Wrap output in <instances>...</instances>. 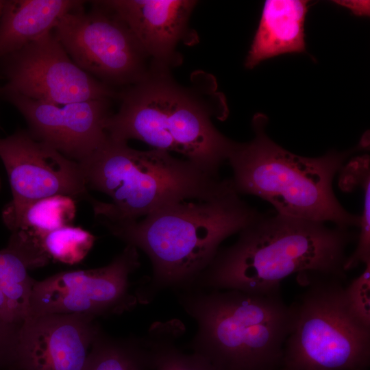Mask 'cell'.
I'll return each instance as SVG.
<instances>
[{
  "label": "cell",
  "instance_id": "cell-9",
  "mask_svg": "<svg viewBox=\"0 0 370 370\" xmlns=\"http://www.w3.org/2000/svg\"><path fill=\"white\" fill-rule=\"evenodd\" d=\"M138 249L127 245L108 265L64 271L35 281L27 317L49 314L93 317L119 314L133 309L130 276L140 267Z\"/></svg>",
  "mask_w": 370,
  "mask_h": 370
},
{
  "label": "cell",
  "instance_id": "cell-12",
  "mask_svg": "<svg viewBox=\"0 0 370 370\" xmlns=\"http://www.w3.org/2000/svg\"><path fill=\"white\" fill-rule=\"evenodd\" d=\"M3 93L23 116L34 138L72 160L80 162L107 138L110 99L53 104Z\"/></svg>",
  "mask_w": 370,
  "mask_h": 370
},
{
  "label": "cell",
  "instance_id": "cell-25",
  "mask_svg": "<svg viewBox=\"0 0 370 370\" xmlns=\"http://www.w3.org/2000/svg\"><path fill=\"white\" fill-rule=\"evenodd\" d=\"M0 321L16 323H15L10 310L8 307L6 297L0 287Z\"/></svg>",
  "mask_w": 370,
  "mask_h": 370
},
{
  "label": "cell",
  "instance_id": "cell-17",
  "mask_svg": "<svg viewBox=\"0 0 370 370\" xmlns=\"http://www.w3.org/2000/svg\"><path fill=\"white\" fill-rule=\"evenodd\" d=\"M12 232L8 246L0 250V287L4 293L32 290L36 280L28 270L49 261L38 238L21 230Z\"/></svg>",
  "mask_w": 370,
  "mask_h": 370
},
{
  "label": "cell",
  "instance_id": "cell-6",
  "mask_svg": "<svg viewBox=\"0 0 370 370\" xmlns=\"http://www.w3.org/2000/svg\"><path fill=\"white\" fill-rule=\"evenodd\" d=\"M268 119L258 113L252 119L254 138L236 144L227 161L233 186L238 195L257 196L281 215L336 227H358L360 216L340 204L332 188L334 175L355 151H330L309 158L298 156L273 141L267 134Z\"/></svg>",
  "mask_w": 370,
  "mask_h": 370
},
{
  "label": "cell",
  "instance_id": "cell-4",
  "mask_svg": "<svg viewBox=\"0 0 370 370\" xmlns=\"http://www.w3.org/2000/svg\"><path fill=\"white\" fill-rule=\"evenodd\" d=\"M78 163L88 189L110 198L90 201L101 223L136 221L167 205L208 200L233 188L231 179L211 175L187 160L155 149H134L108 135Z\"/></svg>",
  "mask_w": 370,
  "mask_h": 370
},
{
  "label": "cell",
  "instance_id": "cell-14",
  "mask_svg": "<svg viewBox=\"0 0 370 370\" xmlns=\"http://www.w3.org/2000/svg\"><path fill=\"white\" fill-rule=\"evenodd\" d=\"M98 2L116 14L132 32L152 63L170 69L182 58L176 50L190 36L192 0H106Z\"/></svg>",
  "mask_w": 370,
  "mask_h": 370
},
{
  "label": "cell",
  "instance_id": "cell-22",
  "mask_svg": "<svg viewBox=\"0 0 370 370\" xmlns=\"http://www.w3.org/2000/svg\"><path fill=\"white\" fill-rule=\"evenodd\" d=\"M369 157L360 156L348 170V177L352 188L359 186L364 193L363 210L360 216L359 232L356 248L347 257L345 264L347 271L370 262V166Z\"/></svg>",
  "mask_w": 370,
  "mask_h": 370
},
{
  "label": "cell",
  "instance_id": "cell-13",
  "mask_svg": "<svg viewBox=\"0 0 370 370\" xmlns=\"http://www.w3.org/2000/svg\"><path fill=\"white\" fill-rule=\"evenodd\" d=\"M95 318L82 314H49L21 323L15 370H84L100 330Z\"/></svg>",
  "mask_w": 370,
  "mask_h": 370
},
{
  "label": "cell",
  "instance_id": "cell-18",
  "mask_svg": "<svg viewBox=\"0 0 370 370\" xmlns=\"http://www.w3.org/2000/svg\"><path fill=\"white\" fill-rule=\"evenodd\" d=\"M84 370H154L153 356L145 336L116 338L100 329Z\"/></svg>",
  "mask_w": 370,
  "mask_h": 370
},
{
  "label": "cell",
  "instance_id": "cell-24",
  "mask_svg": "<svg viewBox=\"0 0 370 370\" xmlns=\"http://www.w3.org/2000/svg\"><path fill=\"white\" fill-rule=\"evenodd\" d=\"M21 323L0 321V370H15L16 345Z\"/></svg>",
  "mask_w": 370,
  "mask_h": 370
},
{
  "label": "cell",
  "instance_id": "cell-7",
  "mask_svg": "<svg viewBox=\"0 0 370 370\" xmlns=\"http://www.w3.org/2000/svg\"><path fill=\"white\" fill-rule=\"evenodd\" d=\"M297 279L306 289L290 306L282 370H367L370 328L349 309L343 280L318 273Z\"/></svg>",
  "mask_w": 370,
  "mask_h": 370
},
{
  "label": "cell",
  "instance_id": "cell-5",
  "mask_svg": "<svg viewBox=\"0 0 370 370\" xmlns=\"http://www.w3.org/2000/svg\"><path fill=\"white\" fill-rule=\"evenodd\" d=\"M177 299L197 323L189 347L218 370H274L282 366L291 309L280 293L188 286Z\"/></svg>",
  "mask_w": 370,
  "mask_h": 370
},
{
  "label": "cell",
  "instance_id": "cell-16",
  "mask_svg": "<svg viewBox=\"0 0 370 370\" xmlns=\"http://www.w3.org/2000/svg\"><path fill=\"white\" fill-rule=\"evenodd\" d=\"M84 4L79 0L5 1L0 19V59L52 32L66 14Z\"/></svg>",
  "mask_w": 370,
  "mask_h": 370
},
{
  "label": "cell",
  "instance_id": "cell-23",
  "mask_svg": "<svg viewBox=\"0 0 370 370\" xmlns=\"http://www.w3.org/2000/svg\"><path fill=\"white\" fill-rule=\"evenodd\" d=\"M347 305L354 316L370 328V262L363 271L344 287Z\"/></svg>",
  "mask_w": 370,
  "mask_h": 370
},
{
  "label": "cell",
  "instance_id": "cell-19",
  "mask_svg": "<svg viewBox=\"0 0 370 370\" xmlns=\"http://www.w3.org/2000/svg\"><path fill=\"white\" fill-rule=\"evenodd\" d=\"M177 320L157 322L145 336L151 349L154 370H218L208 360L195 353H186L177 345L184 332Z\"/></svg>",
  "mask_w": 370,
  "mask_h": 370
},
{
  "label": "cell",
  "instance_id": "cell-15",
  "mask_svg": "<svg viewBox=\"0 0 370 370\" xmlns=\"http://www.w3.org/2000/svg\"><path fill=\"white\" fill-rule=\"evenodd\" d=\"M308 1L267 0L245 60L253 69L262 61L284 53L306 51L304 21Z\"/></svg>",
  "mask_w": 370,
  "mask_h": 370
},
{
  "label": "cell",
  "instance_id": "cell-21",
  "mask_svg": "<svg viewBox=\"0 0 370 370\" xmlns=\"http://www.w3.org/2000/svg\"><path fill=\"white\" fill-rule=\"evenodd\" d=\"M39 241L49 260L72 265L84 259L95 237L80 227L67 225L44 234Z\"/></svg>",
  "mask_w": 370,
  "mask_h": 370
},
{
  "label": "cell",
  "instance_id": "cell-1",
  "mask_svg": "<svg viewBox=\"0 0 370 370\" xmlns=\"http://www.w3.org/2000/svg\"><path fill=\"white\" fill-rule=\"evenodd\" d=\"M236 242L218 251L191 285L254 294L280 293L294 273H318L346 279V249L357 239L349 229L262 213L239 232Z\"/></svg>",
  "mask_w": 370,
  "mask_h": 370
},
{
  "label": "cell",
  "instance_id": "cell-10",
  "mask_svg": "<svg viewBox=\"0 0 370 370\" xmlns=\"http://www.w3.org/2000/svg\"><path fill=\"white\" fill-rule=\"evenodd\" d=\"M3 59L8 82L3 92L53 104L117 96L109 86L81 69L53 32Z\"/></svg>",
  "mask_w": 370,
  "mask_h": 370
},
{
  "label": "cell",
  "instance_id": "cell-3",
  "mask_svg": "<svg viewBox=\"0 0 370 370\" xmlns=\"http://www.w3.org/2000/svg\"><path fill=\"white\" fill-rule=\"evenodd\" d=\"M195 88L177 84L169 69L152 63L147 75L120 95L117 112L108 118L107 135L117 141L131 139L153 149L176 152L206 173L219 176L236 142L221 134L212 118L225 117V104L215 106L221 97L210 98Z\"/></svg>",
  "mask_w": 370,
  "mask_h": 370
},
{
  "label": "cell",
  "instance_id": "cell-26",
  "mask_svg": "<svg viewBox=\"0 0 370 370\" xmlns=\"http://www.w3.org/2000/svg\"><path fill=\"white\" fill-rule=\"evenodd\" d=\"M5 1L0 0V19L1 17L3 6H4Z\"/></svg>",
  "mask_w": 370,
  "mask_h": 370
},
{
  "label": "cell",
  "instance_id": "cell-20",
  "mask_svg": "<svg viewBox=\"0 0 370 370\" xmlns=\"http://www.w3.org/2000/svg\"><path fill=\"white\" fill-rule=\"evenodd\" d=\"M75 199L57 195L34 201L4 223L12 231L21 230L40 238L56 229L72 225L75 217Z\"/></svg>",
  "mask_w": 370,
  "mask_h": 370
},
{
  "label": "cell",
  "instance_id": "cell-8",
  "mask_svg": "<svg viewBox=\"0 0 370 370\" xmlns=\"http://www.w3.org/2000/svg\"><path fill=\"white\" fill-rule=\"evenodd\" d=\"M93 2L66 14L53 31L72 60L108 86L134 84L149 69V58L125 23L112 11Z\"/></svg>",
  "mask_w": 370,
  "mask_h": 370
},
{
  "label": "cell",
  "instance_id": "cell-2",
  "mask_svg": "<svg viewBox=\"0 0 370 370\" xmlns=\"http://www.w3.org/2000/svg\"><path fill=\"white\" fill-rule=\"evenodd\" d=\"M260 214L233 187L208 200L167 205L140 221L102 223L149 257L151 278L135 291L138 302L148 304L162 290L192 285L212 262L219 245Z\"/></svg>",
  "mask_w": 370,
  "mask_h": 370
},
{
  "label": "cell",
  "instance_id": "cell-11",
  "mask_svg": "<svg viewBox=\"0 0 370 370\" xmlns=\"http://www.w3.org/2000/svg\"><path fill=\"white\" fill-rule=\"evenodd\" d=\"M0 158L6 170L12 199L3 210L5 223L28 204L62 195L90 201L78 162L34 138L28 130H19L0 139Z\"/></svg>",
  "mask_w": 370,
  "mask_h": 370
}]
</instances>
